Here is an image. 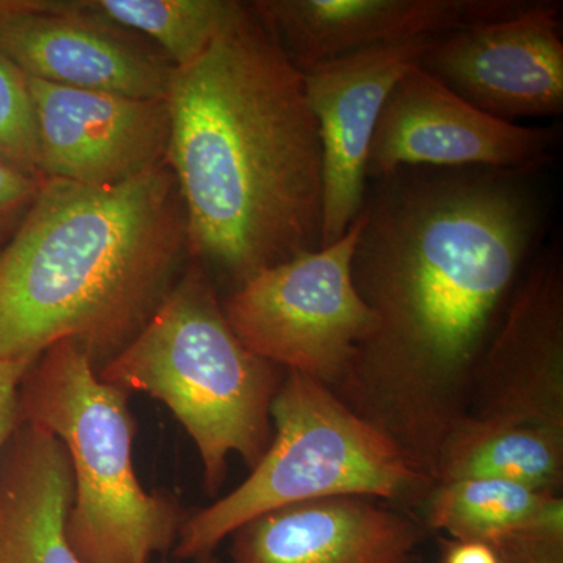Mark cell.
I'll use <instances>...</instances> for the list:
<instances>
[{
  "label": "cell",
  "mask_w": 563,
  "mask_h": 563,
  "mask_svg": "<svg viewBox=\"0 0 563 563\" xmlns=\"http://www.w3.org/2000/svg\"><path fill=\"white\" fill-rule=\"evenodd\" d=\"M537 174L413 166L366 187L351 276L374 322L333 393L432 484L542 240Z\"/></svg>",
  "instance_id": "6da1fadb"
},
{
  "label": "cell",
  "mask_w": 563,
  "mask_h": 563,
  "mask_svg": "<svg viewBox=\"0 0 563 563\" xmlns=\"http://www.w3.org/2000/svg\"><path fill=\"white\" fill-rule=\"evenodd\" d=\"M166 103L190 254L236 288L321 250L320 128L301 70L252 7L198 60L172 66Z\"/></svg>",
  "instance_id": "7a4b0ae2"
},
{
  "label": "cell",
  "mask_w": 563,
  "mask_h": 563,
  "mask_svg": "<svg viewBox=\"0 0 563 563\" xmlns=\"http://www.w3.org/2000/svg\"><path fill=\"white\" fill-rule=\"evenodd\" d=\"M187 254L166 163L107 187L44 179L0 246V361L70 340L99 372L161 307Z\"/></svg>",
  "instance_id": "3957f363"
},
{
  "label": "cell",
  "mask_w": 563,
  "mask_h": 563,
  "mask_svg": "<svg viewBox=\"0 0 563 563\" xmlns=\"http://www.w3.org/2000/svg\"><path fill=\"white\" fill-rule=\"evenodd\" d=\"M280 372L244 346L209 274L192 265L131 343L96 373L128 395L165 404L198 448L203 488L217 493L229 455L252 470L268 450Z\"/></svg>",
  "instance_id": "277c9868"
},
{
  "label": "cell",
  "mask_w": 563,
  "mask_h": 563,
  "mask_svg": "<svg viewBox=\"0 0 563 563\" xmlns=\"http://www.w3.org/2000/svg\"><path fill=\"white\" fill-rule=\"evenodd\" d=\"M18 412L68 453L74 499L66 536L81 562L150 563L174 548L185 520L179 501L140 484L129 395L101 380L79 344H54L32 363Z\"/></svg>",
  "instance_id": "5b68a950"
},
{
  "label": "cell",
  "mask_w": 563,
  "mask_h": 563,
  "mask_svg": "<svg viewBox=\"0 0 563 563\" xmlns=\"http://www.w3.org/2000/svg\"><path fill=\"white\" fill-rule=\"evenodd\" d=\"M272 421V443L247 479L185 517L173 548L177 561L213 554L236 529L282 507L336 496L409 498L432 484L328 385L306 374L285 372Z\"/></svg>",
  "instance_id": "8992f818"
},
{
  "label": "cell",
  "mask_w": 563,
  "mask_h": 563,
  "mask_svg": "<svg viewBox=\"0 0 563 563\" xmlns=\"http://www.w3.org/2000/svg\"><path fill=\"white\" fill-rule=\"evenodd\" d=\"M361 222L331 246L254 274L222 302L247 350L329 388L340 383L374 322L351 276Z\"/></svg>",
  "instance_id": "52a82bcc"
},
{
  "label": "cell",
  "mask_w": 563,
  "mask_h": 563,
  "mask_svg": "<svg viewBox=\"0 0 563 563\" xmlns=\"http://www.w3.org/2000/svg\"><path fill=\"white\" fill-rule=\"evenodd\" d=\"M561 131L498 120L413 66L396 81L377 118L366 177L399 168H488L540 173L555 158Z\"/></svg>",
  "instance_id": "ba28073f"
},
{
  "label": "cell",
  "mask_w": 563,
  "mask_h": 563,
  "mask_svg": "<svg viewBox=\"0 0 563 563\" xmlns=\"http://www.w3.org/2000/svg\"><path fill=\"white\" fill-rule=\"evenodd\" d=\"M562 3L523 9L437 36L420 68L463 101L498 120L559 117L563 111Z\"/></svg>",
  "instance_id": "9c48e42d"
},
{
  "label": "cell",
  "mask_w": 563,
  "mask_h": 563,
  "mask_svg": "<svg viewBox=\"0 0 563 563\" xmlns=\"http://www.w3.org/2000/svg\"><path fill=\"white\" fill-rule=\"evenodd\" d=\"M41 176L90 187L133 179L165 163L166 99H136L32 79Z\"/></svg>",
  "instance_id": "30bf717a"
},
{
  "label": "cell",
  "mask_w": 563,
  "mask_h": 563,
  "mask_svg": "<svg viewBox=\"0 0 563 563\" xmlns=\"http://www.w3.org/2000/svg\"><path fill=\"white\" fill-rule=\"evenodd\" d=\"M432 40L368 47L302 73L324 158L322 247L343 239L361 213L368 187L366 161L377 118L396 81L420 65Z\"/></svg>",
  "instance_id": "8fae6325"
},
{
  "label": "cell",
  "mask_w": 563,
  "mask_h": 563,
  "mask_svg": "<svg viewBox=\"0 0 563 563\" xmlns=\"http://www.w3.org/2000/svg\"><path fill=\"white\" fill-rule=\"evenodd\" d=\"M476 417L563 429V272L553 250L529 263L485 347Z\"/></svg>",
  "instance_id": "7c38bea8"
},
{
  "label": "cell",
  "mask_w": 563,
  "mask_h": 563,
  "mask_svg": "<svg viewBox=\"0 0 563 563\" xmlns=\"http://www.w3.org/2000/svg\"><path fill=\"white\" fill-rule=\"evenodd\" d=\"M0 51L27 77L136 99H166L172 66L74 2H0Z\"/></svg>",
  "instance_id": "4fadbf2b"
},
{
  "label": "cell",
  "mask_w": 563,
  "mask_h": 563,
  "mask_svg": "<svg viewBox=\"0 0 563 563\" xmlns=\"http://www.w3.org/2000/svg\"><path fill=\"white\" fill-rule=\"evenodd\" d=\"M528 0H266L252 9L301 73L343 55L472 27Z\"/></svg>",
  "instance_id": "5bb4252c"
},
{
  "label": "cell",
  "mask_w": 563,
  "mask_h": 563,
  "mask_svg": "<svg viewBox=\"0 0 563 563\" xmlns=\"http://www.w3.org/2000/svg\"><path fill=\"white\" fill-rule=\"evenodd\" d=\"M421 526L366 496L282 507L232 533V563H413Z\"/></svg>",
  "instance_id": "9a60e30c"
},
{
  "label": "cell",
  "mask_w": 563,
  "mask_h": 563,
  "mask_svg": "<svg viewBox=\"0 0 563 563\" xmlns=\"http://www.w3.org/2000/svg\"><path fill=\"white\" fill-rule=\"evenodd\" d=\"M73 499L60 440L18 420L0 453V563H84L66 536Z\"/></svg>",
  "instance_id": "2e32d148"
},
{
  "label": "cell",
  "mask_w": 563,
  "mask_h": 563,
  "mask_svg": "<svg viewBox=\"0 0 563 563\" xmlns=\"http://www.w3.org/2000/svg\"><path fill=\"white\" fill-rule=\"evenodd\" d=\"M429 528L487 544L501 563H563V499L501 481L437 485Z\"/></svg>",
  "instance_id": "e0dca14e"
},
{
  "label": "cell",
  "mask_w": 563,
  "mask_h": 563,
  "mask_svg": "<svg viewBox=\"0 0 563 563\" xmlns=\"http://www.w3.org/2000/svg\"><path fill=\"white\" fill-rule=\"evenodd\" d=\"M563 476V429L466 415L444 442L433 484L501 481L558 493Z\"/></svg>",
  "instance_id": "ac0fdd59"
},
{
  "label": "cell",
  "mask_w": 563,
  "mask_h": 563,
  "mask_svg": "<svg viewBox=\"0 0 563 563\" xmlns=\"http://www.w3.org/2000/svg\"><path fill=\"white\" fill-rule=\"evenodd\" d=\"M74 5L113 27L150 36L173 68L198 60L244 10V3L233 0H92Z\"/></svg>",
  "instance_id": "d6986e66"
},
{
  "label": "cell",
  "mask_w": 563,
  "mask_h": 563,
  "mask_svg": "<svg viewBox=\"0 0 563 563\" xmlns=\"http://www.w3.org/2000/svg\"><path fill=\"white\" fill-rule=\"evenodd\" d=\"M0 162L41 176L38 122L29 77L0 51Z\"/></svg>",
  "instance_id": "ffe728a7"
},
{
  "label": "cell",
  "mask_w": 563,
  "mask_h": 563,
  "mask_svg": "<svg viewBox=\"0 0 563 563\" xmlns=\"http://www.w3.org/2000/svg\"><path fill=\"white\" fill-rule=\"evenodd\" d=\"M41 181L0 162V243L9 239L27 213Z\"/></svg>",
  "instance_id": "44dd1931"
},
{
  "label": "cell",
  "mask_w": 563,
  "mask_h": 563,
  "mask_svg": "<svg viewBox=\"0 0 563 563\" xmlns=\"http://www.w3.org/2000/svg\"><path fill=\"white\" fill-rule=\"evenodd\" d=\"M35 361H0V453L20 420L18 399L22 377Z\"/></svg>",
  "instance_id": "7402d4cb"
},
{
  "label": "cell",
  "mask_w": 563,
  "mask_h": 563,
  "mask_svg": "<svg viewBox=\"0 0 563 563\" xmlns=\"http://www.w3.org/2000/svg\"><path fill=\"white\" fill-rule=\"evenodd\" d=\"M440 563H501V561L487 544L454 540L443 548Z\"/></svg>",
  "instance_id": "603a6c76"
},
{
  "label": "cell",
  "mask_w": 563,
  "mask_h": 563,
  "mask_svg": "<svg viewBox=\"0 0 563 563\" xmlns=\"http://www.w3.org/2000/svg\"><path fill=\"white\" fill-rule=\"evenodd\" d=\"M195 563H220L217 558H214V554H207L202 555V558L195 559L192 561ZM163 563H169V562H163Z\"/></svg>",
  "instance_id": "cb8c5ba5"
}]
</instances>
